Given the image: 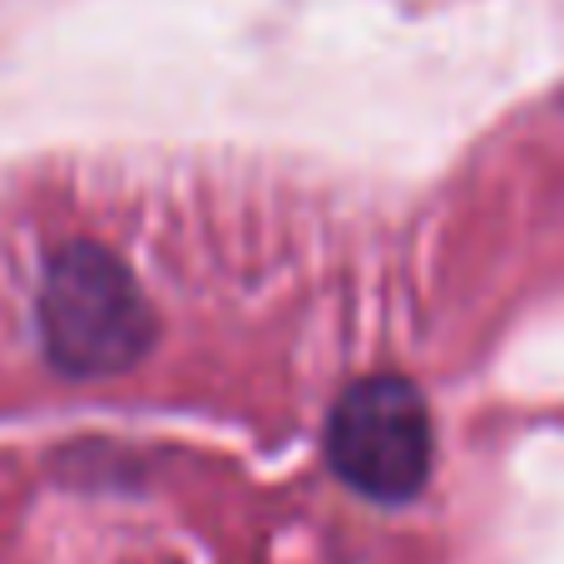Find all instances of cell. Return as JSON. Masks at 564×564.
I'll return each mask as SVG.
<instances>
[{"mask_svg": "<svg viewBox=\"0 0 564 564\" xmlns=\"http://www.w3.org/2000/svg\"><path fill=\"white\" fill-rule=\"evenodd\" d=\"M40 332L65 377H115L154 341V312L109 248L69 243L40 282Z\"/></svg>", "mask_w": 564, "mask_h": 564, "instance_id": "cell-1", "label": "cell"}, {"mask_svg": "<svg viewBox=\"0 0 564 564\" xmlns=\"http://www.w3.org/2000/svg\"><path fill=\"white\" fill-rule=\"evenodd\" d=\"M327 460L371 500H411L431 476V411L406 377H367L327 421Z\"/></svg>", "mask_w": 564, "mask_h": 564, "instance_id": "cell-2", "label": "cell"}]
</instances>
